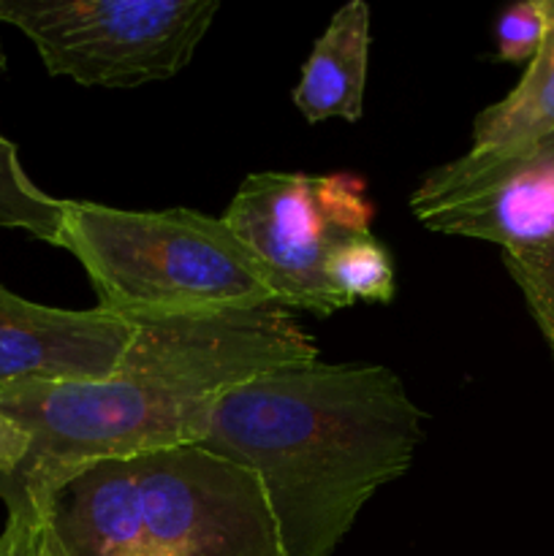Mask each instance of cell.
Listing matches in <instances>:
<instances>
[{
    "label": "cell",
    "mask_w": 554,
    "mask_h": 556,
    "mask_svg": "<svg viewBox=\"0 0 554 556\" xmlns=\"http://www.w3.org/2000/svg\"><path fill=\"white\" fill-rule=\"evenodd\" d=\"M546 36V0H525L500 14L494 38L498 60L503 63H530Z\"/></svg>",
    "instance_id": "14"
},
{
    "label": "cell",
    "mask_w": 554,
    "mask_h": 556,
    "mask_svg": "<svg viewBox=\"0 0 554 556\" xmlns=\"http://www.w3.org/2000/svg\"><path fill=\"white\" fill-rule=\"evenodd\" d=\"M329 280L348 307L356 302L389 304L396 293L391 255L373 231L348 239L331 253Z\"/></svg>",
    "instance_id": "12"
},
{
    "label": "cell",
    "mask_w": 554,
    "mask_h": 556,
    "mask_svg": "<svg viewBox=\"0 0 554 556\" xmlns=\"http://www.w3.org/2000/svg\"><path fill=\"white\" fill-rule=\"evenodd\" d=\"M5 68V52L0 43V71ZM63 199L43 193L20 161L14 141L0 136V228H20L38 242L58 248Z\"/></svg>",
    "instance_id": "11"
},
{
    "label": "cell",
    "mask_w": 554,
    "mask_h": 556,
    "mask_svg": "<svg viewBox=\"0 0 554 556\" xmlns=\"http://www.w3.org/2000/svg\"><path fill=\"white\" fill-rule=\"evenodd\" d=\"M552 356H554V353H552Z\"/></svg>",
    "instance_id": "18"
},
{
    "label": "cell",
    "mask_w": 554,
    "mask_h": 556,
    "mask_svg": "<svg viewBox=\"0 0 554 556\" xmlns=\"http://www.w3.org/2000/svg\"><path fill=\"white\" fill-rule=\"evenodd\" d=\"M503 264L554 353V237L538 248L503 253Z\"/></svg>",
    "instance_id": "13"
},
{
    "label": "cell",
    "mask_w": 554,
    "mask_h": 556,
    "mask_svg": "<svg viewBox=\"0 0 554 556\" xmlns=\"http://www.w3.org/2000/svg\"><path fill=\"white\" fill-rule=\"evenodd\" d=\"M427 413L383 364H299L228 391L199 448L255 472L286 556H331L405 476Z\"/></svg>",
    "instance_id": "2"
},
{
    "label": "cell",
    "mask_w": 554,
    "mask_h": 556,
    "mask_svg": "<svg viewBox=\"0 0 554 556\" xmlns=\"http://www.w3.org/2000/svg\"><path fill=\"white\" fill-rule=\"evenodd\" d=\"M47 516L65 556H286L255 472L199 445L85 467Z\"/></svg>",
    "instance_id": "3"
},
{
    "label": "cell",
    "mask_w": 554,
    "mask_h": 556,
    "mask_svg": "<svg viewBox=\"0 0 554 556\" xmlns=\"http://www.w3.org/2000/svg\"><path fill=\"white\" fill-rule=\"evenodd\" d=\"M369 71V5L351 0L335 11L304 63L291 92L293 106L307 123L348 119L364 114Z\"/></svg>",
    "instance_id": "10"
},
{
    "label": "cell",
    "mask_w": 554,
    "mask_h": 556,
    "mask_svg": "<svg viewBox=\"0 0 554 556\" xmlns=\"http://www.w3.org/2000/svg\"><path fill=\"white\" fill-rule=\"evenodd\" d=\"M416 220L438 233L500 244L503 253L538 248L554 237V161L519 163L478 193Z\"/></svg>",
    "instance_id": "9"
},
{
    "label": "cell",
    "mask_w": 554,
    "mask_h": 556,
    "mask_svg": "<svg viewBox=\"0 0 554 556\" xmlns=\"http://www.w3.org/2000/svg\"><path fill=\"white\" fill-rule=\"evenodd\" d=\"M554 136V0H546V36L519 85L476 114L465 155L432 168L411 195L413 215L467 199L525 161Z\"/></svg>",
    "instance_id": "7"
},
{
    "label": "cell",
    "mask_w": 554,
    "mask_h": 556,
    "mask_svg": "<svg viewBox=\"0 0 554 556\" xmlns=\"http://www.w3.org/2000/svg\"><path fill=\"white\" fill-rule=\"evenodd\" d=\"M134 337V320L101 307H47L16 296L0 282V386L109 380Z\"/></svg>",
    "instance_id": "8"
},
{
    "label": "cell",
    "mask_w": 554,
    "mask_h": 556,
    "mask_svg": "<svg viewBox=\"0 0 554 556\" xmlns=\"http://www.w3.org/2000/svg\"><path fill=\"white\" fill-rule=\"evenodd\" d=\"M58 248L87 271L98 307L134 324L277 304L253 253L204 212L63 199Z\"/></svg>",
    "instance_id": "4"
},
{
    "label": "cell",
    "mask_w": 554,
    "mask_h": 556,
    "mask_svg": "<svg viewBox=\"0 0 554 556\" xmlns=\"http://www.w3.org/2000/svg\"><path fill=\"white\" fill-rule=\"evenodd\" d=\"M27 434L0 410V481L22 465L27 454Z\"/></svg>",
    "instance_id": "16"
},
{
    "label": "cell",
    "mask_w": 554,
    "mask_h": 556,
    "mask_svg": "<svg viewBox=\"0 0 554 556\" xmlns=\"http://www.w3.org/2000/svg\"><path fill=\"white\" fill-rule=\"evenodd\" d=\"M5 514L9 519L0 532V556H65L49 525L47 508L22 505Z\"/></svg>",
    "instance_id": "15"
},
{
    "label": "cell",
    "mask_w": 554,
    "mask_h": 556,
    "mask_svg": "<svg viewBox=\"0 0 554 556\" xmlns=\"http://www.w3.org/2000/svg\"><path fill=\"white\" fill-rule=\"evenodd\" d=\"M532 157H543V161H554V136H552V139H549V141H543V144L538 147V150L532 152V155H527L525 161H532ZM525 161H521V163H525ZM516 166H519V163H516ZM516 166H514V168H516ZM508 172H511V168H508ZM508 172H505V174H508ZM498 179H500V177H498ZM481 190H483V188H481Z\"/></svg>",
    "instance_id": "17"
},
{
    "label": "cell",
    "mask_w": 554,
    "mask_h": 556,
    "mask_svg": "<svg viewBox=\"0 0 554 556\" xmlns=\"http://www.w3.org/2000/svg\"><path fill=\"white\" fill-rule=\"evenodd\" d=\"M217 11V0H0V22L30 38L49 74L106 90L174 79Z\"/></svg>",
    "instance_id": "5"
},
{
    "label": "cell",
    "mask_w": 554,
    "mask_h": 556,
    "mask_svg": "<svg viewBox=\"0 0 554 556\" xmlns=\"http://www.w3.org/2000/svg\"><path fill=\"white\" fill-rule=\"evenodd\" d=\"M320 362L280 304L139 320L117 372L96 383L0 386V410L27 434L22 465L0 481L5 510L36 505L106 459L199 445L217 402L248 380Z\"/></svg>",
    "instance_id": "1"
},
{
    "label": "cell",
    "mask_w": 554,
    "mask_h": 556,
    "mask_svg": "<svg viewBox=\"0 0 554 556\" xmlns=\"http://www.w3.org/2000/svg\"><path fill=\"white\" fill-rule=\"evenodd\" d=\"M221 217L259 261L280 307L320 318L348 307L329 280V258L369 233L373 206L356 177L250 174Z\"/></svg>",
    "instance_id": "6"
}]
</instances>
